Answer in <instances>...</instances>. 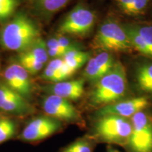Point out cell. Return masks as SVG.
Returning a JSON list of instances; mask_svg holds the SVG:
<instances>
[{
    "label": "cell",
    "mask_w": 152,
    "mask_h": 152,
    "mask_svg": "<svg viewBox=\"0 0 152 152\" xmlns=\"http://www.w3.org/2000/svg\"><path fill=\"white\" fill-rule=\"evenodd\" d=\"M39 34L33 20L18 11L0 30V45L7 50L22 53L40 37Z\"/></svg>",
    "instance_id": "obj_1"
},
{
    "label": "cell",
    "mask_w": 152,
    "mask_h": 152,
    "mask_svg": "<svg viewBox=\"0 0 152 152\" xmlns=\"http://www.w3.org/2000/svg\"><path fill=\"white\" fill-rule=\"evenodd\" d=\"M128 90L125 66L116 61L109 73L95 83L90 96L92 105L99 109L122 100Z\"/></svg>",
    "instance_id": "obj_2"
},
{
    "label": "cell",
    "mask_w": 152,
    "mask_h": 152,
    "mask_svg": "<svg viewBox=\"0 0 152 152\" xmlns=\"http://www.w3.org/2000/svg\"><path fill=\"white\" fill-rule=\"evenodd\" d=\"M130 119L113 115L97 116L93 126L95 141L125 147L132 132Z\"/></svg>",
    "instance_id": "obj_3"
},
{
    "label": "cell",
    "mask_w": 152,
    "mask_h": 152,
    "mask_svg": "<svg viewBox=\"0 0 152 152\" xmlns=\"http://www.w3.org/2000/svg\"><path fill=\"white\" fill-rule=\"evenodd\" d=\"M94 45L102 52H129L133 48L125 26L113 19H108L99 28Z\"/></svg>",
    "instance_id": "obj_4"
},
{
    "label": "cell",
    "mask_w": 152,
    "mask_h": 152,
    "mask_svg": "<svg viewBox=\"0 0 152 152\" xmlns=\"http://www.w3.org/2000/svg\"><path fill=\"white\" fill-rule=\"evenodd\" d=\"M96 22V15L84 3H78L68 12L58 26L60 35L85 37L90 34Z\"/></svg>",
    "instance_id": "obj_5"
},
{
    "label": "cell",
    "mask_w": 152,
    "mask_h": 152,
    "mask_svg": "<svg viewBox=\"0 0 152 152\" xmlns=\"http://www.w3.org/2000/svg\"><path fill=\"white\" fill-rule=\"evenodd\" d=\"M130 121L132 132L125 149L128 152H152V115L144 110Z\"/></svg>",
    "instance_id": "obj_6"
},
{
    "label": "cell",
    "mask_w": 152,
    "mask_h": 152,
    "mask_svg": "<svg viewBox=\"0 0 152 152\" xmlns=\"http://www.w3.org/2000/svg\"><path fill=\"white\" fill-rule=\"evenodd\" d=\"M42 106L47 115L53 118L68 123H78L81 121L80 113L70 101L49 94L42 101Z\"/></svg>",
    "instance_id": "obj_7"
},
{
    "label": "cell",
    "mask_w": 152,
    "mask_h": 152,
    "mask_svg": "<svg viewBox=\"0 0 152 152\" xmlns=\"http://www.w3.org/2000/svg\"><path fill=\"white\" fill-rule=\"evenodd\" d=\"M61 128V122L58 120L48 115L39 116L28 123L20 136L27 142L40 141L58 132Z\"/></svg>",
    "instance_id": "obj_8"
},
{
    "label": "cell",
    "mask_w": 152,
    "mask_h": 152,
    "mask_svg": "<svg viewBox=\"0 0 152 152\" xmlns=\"http://www.w3.org/2000/svg\"><path fill=\"white\" fill-rule=\"evenodd\" d=\"M149 101L146 96H137L121 100L115 103L100 108L97 111V116L113 115L130 119L138 112L147 109Z\"/></svg>",
    "instance_id": "obj_9"
},
{
    "label": "cell",
    "mask_w": 152,
    "mask_h": 152,
    "mask_svg": "<svg viewBox=\"0 0 152 152\" xmlns=\"http://www.w3.org/2000/svg\"><path fill=\"white\" fill-rule=\"evenodd\" d=\"M0 110L16 115H24L33 111L28 100L5 83L0 84Z\"/></svg>",
    "instance_id": "obj_10"
},
{
    "label": "cell",
    "mask_w": 152,
    "mask_h": 152,
    "mask_svg": "<svg viewBox=\"0 0 152 152\" xmlns=\"http://www.w3.org/2000/svg\"><path fill=\"white\" fill-rule=\"evenodd\" d=\"M115 63L111 53L100 52L87 61L83 76L87 80L96 83L111 71Z\"/></svg>",
    "instance_id": "obj_11"
},
{
    "label": "cell",
    "mask_w": 152,
    "mask_h": 152,
    "mask_svg": "<svg viewBox=\"0 0 152 152\" xmlns=\"http://www.w3.org/2000/svg\"><path fill=\"white\" fill-rule=\"evenodd\" d=\"M49 94L56 95L68 101H75L82 97L85 92V80L77 79L52 83L43 87Z\"/></svg>",
    "instance_id": "obj_12"
},
{
    "label": "cell",
    "mask_w": 152,
    "mask_h": 152,
    "mask_svg": "<svg viewBox=\"0 0 152 152\" xmlns=\"http://www.w3.org/2000/svg\"><path fill=\"white\" fill-rule=\"evenodd\" d=\"M38 16L49 18L58 13L71 0H24Z\"/></svg>",
    "instance_id": "obj_13"
},
{
    "label": "cell",
    "mask_w": 152,
    "mask_h": 152,
    "mask_svg": "<svg viewBox=\"0 0 152 152\" xmlns=\"http://www.w3.org/2000/svg\"><path fill=\"white\" fill-rule=\"evenodd\" d=\"M134 77L139 90L152 94V62L140 64L136 68Z\"/></svg>",
    "instance_id": "obj_14"
},
{
    "label": "cell",
    "mask_w": 152,
    "mask_h": 152,
    "mask_svg": "<svg viewBox=\"0 0 152 152\" xmlns=\"http://www.w3.org/2000/svg\"><path fill=\"white\" fill-rule=\"evenodd\" d=\"M12 70L18 85L19 94L28 100L32 95V84L29 73L18 63H13L9 65Z\"/></svg>",
    "instance_id": "obj_15"
},
{
    "label": "cell",
    "mask_w": 152,
    "mask_h": 152,
    "mask_svg": "<svg viewBox=\"0 0 152 152\" xmlns=\"http://www.w3.org/2000/svg\"><path fill=\"white\" fill-rule=\"evenodd\" d=\"M20 54L33 58L43 64L47 61L49 57L47 53V43L41 37L38 38L27 50Z\"/></svg>",
    "instance_id": "obj_16"
},
{
    "label": "cell",
    "mask_w": 152,
    "mask_h": 152,
    "mask_svg": "<svg viewBox=\"0 0 152 152\" xmlns=\"http://www.w3.org/2000/svg\"><path fill=\"white\" fill-rule=\"evenodd\" d=\"M90 58V54L89 52H83L80 49H75L66 53L63 59L70 68L76 71L87 63Z\"/></svg>",
    "instance_id": "obj_17"
},
{
    "label": "cell",
    "mask_w": 152,
    "mask_h": 152,
    "mask_svg": "<svg viewBox=\"0 0 152 152\" xmlns=\"http://www.w3.org/2000/svg\"><path fill=\"white\" fill-rule=\"evenodd\" d=\"M125 28L128 32L133 49L136 50L140 54L150 58L149 49L142 39V37L138 33L134 25H128V26H125Z\"/></svg>",
    "instance_id": "obj_18"
},
{
    "label": "cell",
    "mask_w": 152,
    "mask_h": 152,
    "mask_svg": "<svg viewBox=\"0 0 152 152\" xmlns=\"http://www.w3.org/2000/svg\"><path fill=\"white\" fill-rule=\"evenodd\" d=\"M92 140H94V139L80 138L64 148L60 152H93L94 143Z\"/></svg>",
    "instance_id": "obj_19"
},
{
    "label": "cell",
    "mask_w": 152,
    "mask_h": 152,
    "mask_svg": "<svg viewBox=\"0 0 152 152\" xmlns=\"http://www.w3.org/2000/svg\"><path fill=\"white\" fill-rule=\"evenodd\" d=\"M19 4L20 0H0V22L14 16Z\"/></svg>",
    "instance_id": "obj_20"
},
{
    "label": "cell",
    "mask_w": 152,
    "mask_h": 152,
    "mask_svg": "<svg viewBox=\"0 0 152 152\" xmlns=\"http://www.w3.org/2000/svg\"><path fill=\"white\" fill-rule=\"evenodd\" d=\"M16 62L20 66H22L28 72V73L32 74V75L37 73L38 72L40 71L45 65L42 63L38 62L37 61L24 56L21 54H19L17 57Z\"/></svg>",
    "instance_id": "obj_21"
},
{
    "label": "cell",
    "mask_w": 152,
    "mask_h": 152,
    "mask_svg": "<svg viewBox=\"0 0 152 152\" xmlns=\"http://www.w3.org/2000/svg\"><path fill=\"white\" fill-rule=\"evenodd\" d=\"M134 26L147 45L150 58H152V24H136Z\"/></svg>",
    "instance_id": "obj_22"
},
{
    "label": "cell",
    "mask_w": 152,
    "mask_h": 152,
    "mask_svg": "<svg viewBox=\"0 0 152 152\" xmlns=\"http://www.w3.org/2000/svg\"><path fill=\"white\" fill-rule=\"evenodd\" d=\"M16 132V126L12 121L0 119V143L12 137Z\"/></svg>",
    "instance_id": "obj_23"
},
{
    "label": "cell",
    "mask_w": 152,
    "mask_h": 152,
    "mask_svg": "<svg viewBox=\"0 0 152 152\" xmlns=\"http://www.w3.org/2000/svg\"><path fill=\"white\" fill-rule=\"evenodd\" d=\"M150 1L151 0H134L132 4L123 13L131 16H140L143 14L149 7Z\"/></svg>",
    "instance_id": "obj_24"
},
{
    "label": "cell",
    "mask_w": 152,
    "mask_h": 152,
    "mask_svg": "<svg viewBox=\"0 0 152 152\" xmlns=\"http://www.w3.org/2000/svg\"><path fill=\"white\" fill-rule=\"evenodd\" d=\"M42 77L45 80L51 82L52 83L65 80L61 72V70L57 71V70L53 69V68L49 67L47 66L45 68V69L44 70L42 74Z\"/></svg>",
    "instance_id": "obj_25"
},
{
    "label": "cell",
    "mask_w": 152,
    "mask_h": 152,
    "mask_svg": "<svg viewBox=\"0 0 152 152\" xmlns=\"http://www.w3.org/2000/svg\"><path fill=\"white\" fill-rule=\"evenodd\" d=\"M55 37H56L59 46L65 51L66 53L69 51L75 50V49H79V46L77 45V43L71 40L69 38L66 37V35H59Z\"/></svg>",
    "instance_id": "obj_26"
},
{
    "label": "cell",
    "mask_w": 152,
    "mask_h": 152,
    "mask_svg": "<svg viewBox=\"0 0 152 152\" xmlns=\"http://www.w3.org/2000/svg\"><path fill=\"white\" fill-rule=\"evenodd\" d=\"M134 0H114L115 4L123 12L126 10L132 4Z\"/></svg>",
    "instance_id": "obj_27"
},
{
    "label": "cell",
    "mask_w": 152,
    "mask_h": 152,
    "mask_svg": "<svg viewBox=\"0 0 152 152\" xmlns=\"http://www.w3.org/2000/svg\"><path fill=\"white\" fill-rule=\"evenodd\" d=\"M107 152H121V151H119L118 150L115 149V148H113L111 147H108V149H107Z\"/></svg>",
    "instance_id": "obj_28"
}]
</instances>
